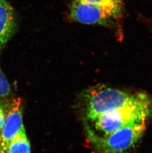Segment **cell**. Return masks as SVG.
Segmentation results:
<instances>
[{"label":"cell","instance_id":"6da1fadb","mask_svg":"<svg viewBox=\"0 0 152 153\" xmlns=\"http://www.w3.org/2000/svg\"><path fill=\"white\" fill-rule=\"evenodd\" d=\"M83 98L86 118L89 121L107 111L151 101L143 93L130 92L104 85L89 88L83 93Z\"/></svg>","mask_w":152,"mask_h":153},{"label":"cell","instance_id":"7a4b0ae2","mask_svg":"<svg viewBox=\"0 0 152 153\" xmlns=\"http://www.w3.org/2000/svg\"><path fill=\"white\" fill-rule=\"evenodd\" d=\"M152 102L128 105L107 111L91 120L95 133L108 134L131 124L146 122L151 114Z\"/></svg>","mask_w":152,"mask_h":153},{"label":"cell","instance_id":"3957f363","mask_svg":"<svg viewBox=\"0 0 152 153\" xmlns=\"http://www.w3.org/2000/svg\"><path fill=\"white\" fill-rule=\"evenodd\" d=\"M146 123L131 124L106 135L97 134L87 127L88 137L100 153H125L134 147L143 136Z\"/></svg>","mask_w":152,"mask_h":153},{"label":"cell","instance_id":"277c9868","mask_svg":"<svg viewBox=\"0 0 152 153\" xmlns=\"http://www.w3.org/2000/svg\"><path fill=\"white\" fill-rule=\"evenodd\" d=\"M122 7V4L114 3L74 0L70 16L73 20L83 24L112 26L121 19Z\"/></svg>","mask_w":152,"mask_h":153},{"label":"cell","instance_id":"5b68a950","mask_svg":"<svg viewBox=\"0 0 152 153\" xmlns=\"http://www.w3.org/2000/svg\"><path fill=\"white\" fill-rule=\"evenodd\" d=\"M0 133V153H7L10 142L23 127L22 106L19 99L12 102Z\"/></svg>","mask_w":152,"mask_h":153},{"label":"cell","instance_id":"8992f818","mask_svg":"<svg viewBox=\"0 0 152 153\" xmlns=\"http://www.w3.org/2000/svg\"><path fill=\"white\" fill-rule=\"evenodd\" d=\"M16 27L13 7L7 0H0V49L15 33Z\"/></svg>","mask_w":152,"mask_h":153},{"label":"cell","instance_id":"52a82bcc","mask_svg":"<svg viewBox=\"0 0 152 153\" xmlns=\"http://www.w3.org/2000/svg\"><path fill=\"white\" fill-rule=\"evenodd\" d=\"M7 153H31L30 144L24 126L10 142Z\"/></svg>","mask_w":152,"mask_h":153},{"label":"cell","instance_id":"ba28073f","mask_svg":"<svg viewBox=\"0 0 152 153\" xmlns=\"http://www.w3.org/2000/svg\"><path fill=\"white\" fill-rule=\"evenodd\" d=\"M1 49H0L1 53ZM10 86L8 81L4 76L0 67V97H4L9 95L10 93Z\"/></svg>","mask_w":152,"mask_h":153},{"label":"cell","instance_id":"9c48e42d","mask_svg":"<svg viewBox=\"0 0 152 153\" xmlns=\"http://www.w3.org/2000/svg\"><path fill=\"white\" fill-rule=\"evenodd\" d=\"M94 3H114L117 4H122V0H82Z\"/></svg>","mask_w":152,"mask_h":153},{"label":"cell","instance_id":"30bf717a","mask_svg":"<svg viewBox=\"0 0 152 153\" xmlns=\"http://www.w3.org/2000/svg\"><path fill=\"white\" fill-rule=\"evenodd\" d=\"M5 113L3 107L0 105V130L3 127L4 123V119H5Z\"/></svg>","mask_w":152,"mask_h":153}]
</instances>
